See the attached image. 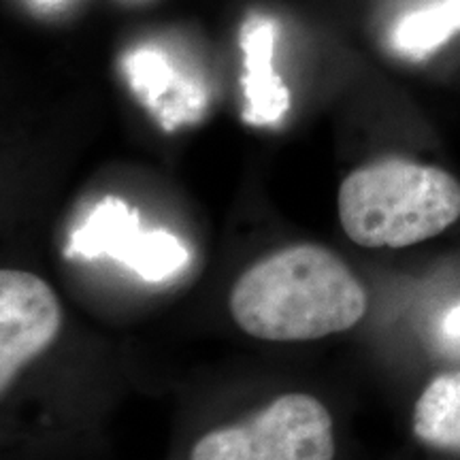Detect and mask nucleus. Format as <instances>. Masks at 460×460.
Here are the masks:
<instances>
[{
    "mask_svg": "<svg viewBox=\"0 0 460 460\" xmlns=\"http://www.w3.org/2000/svg\"><path fill=\"white\" fill-rule=\"evenodd\" d=\"M228 303L247 335L312 341L358 324L367 292L331 250L292 245L252 264L233 286Z\"/></svg>",
    "mask_w": 460,
    "mask_h": 460,
    "instance_id": "f257e3e1",
    "label": "nucleus"
},
{
    "mask_svg": "<svg viewBox=\"0 0 460 460\" xmlns=\"http://www.w3.org/2000/svg\"><path fill=\"white\" fill-rule=\"evenodd\" d=\"M339 220L362 247H407L444 233L460 217V183L437 166L388 158L345 177Z\"/></svg>",
    "mask_w": 460,
    "mask_h": 460,
    "instance_id": "f03ea898",
    "label": "nucleus"
},
{
    "mask_svg": "<svg viewBox=\"0 0 460 460\" xmlns=\"http://www.w3.org/2000/svg\"><path fill=\"white\" fill-rule=\"evenodd\" d=\"M331 413L312 394H281L256 416L207 433L190 460H332Z\"/></svg>",
    "mask_w": 460,
    "mask_h": 460,
    "instance_id": "7ed1b4c3",
    "label": "nucleus"
},
{
    "mask_svg": "<svg viewBox=\"0 0 460 460\" xmlns=\"http://www.w3.org/2000/svg\"><path fill=\"white\" fill-rule=\"evenodd\" d=\"M68 258H113L146 281H166L190 262L188 247L166 230H143L139 211L118 197L92 207L66 247Z\"/></svg>",
    "mask_w": 460,
    "mask_h": 460,
    "instance_id": "20e7f679",
    "label": "nucleus"
},
{
    "mask_svg": "<svg viewBox=\"0 0 460 460\" xmlns=\"http://www.w3.org/2000/svg\"><path fill=\"white\" fill-rule=\"evenodd\" d=\"M62 326L56 292L28 271L0 273V388H9L17 373L45 352Z\"/></svg>",
    "mask_w": 460,
    "mask_h": 460,
    "instance_id": "39448f33",
    "label": "nucleus"
},
{
    "mask_svg": "<svg viewBox=\"0 0 460 460\" xmlns=\"http://www.w3.org/2000/svg\"><path fill=\"white\" fill-rule=\"evenodd\" d=\"M275 24L271 20H252L241 34L243 51L245 122L252 126L278 124L290 109V92L273 68Z\"/></svg>",
    "mask_w": 460,
    "mask_h": 460,
    "instance_id": "423d86ee",
    "label": "nucleus"
},
{
    "mask_svg": "<svg viewBox=\"0 0 460 460\" xmlns=\"http://www.w3.org/2000/svg\"><path fill=\"white\" fill-rule=\"evenodd\" d=\"M460 32V0H430L401 15L390 31V48L399 56L422 60Z\"/></svg>",
    "mask_w": 460,
    "mask_h": 460,
    "instance_id": "0eeeda50",
    "label": "nucleus"
},
{
    "mask_svg": "<svg viewBox=\"0 0 460 460\" xmlns=\"http://www.w3.org/2000/svg\"><path fill=\"white\" fill-rule=\"evenodd\" d=\"M413 433L439 450L460 452V369L435 377L424 388L413 410Z\"/></svg>",
    "mask_w": 460,
    "mask_h": 460,
    "instance_id": "6e6552de",
    "label": "nucleus"
},
{
    "mask_svg": "<svg viewBox=\"0 0 460 460\" xmlns=\"http://www.w3.org/2000/svg\"><path fill=\"white\" fill-rule=\"evenodd\" d=\"M126 75L130 77L132 88L139 92L149 105H158L163 94H166L175 82V73L169 60L156 49H139L130 54L126 60Z\"/></svg>",
    "mask_w": 460,
    "mask_h": 460,
    "instance_id": "1a4fd4ad",
    "label": "nucleus"
},
{
    "mask_svg": "<svg viewBox=\"0 0 460 460\" xmlns=\"http://www.w3.org/2000/svg\"><path fill=\"white\" fill-rule=\"evenodd\" d=\"M435 343L446 356L460 360V301L437 320Z\"/></svg>",
    "mask_w": 460,
    "mask_h": 460,
    "instance_id": "9d476101",
    "label": "nucleus"
},
{
    "mask_svg": "<svg viewBox=\"0 0 460 460\" xmlns=\"http://www.w3.org/2000/svg\"><path fill=\"white\" fill-rule=\"evenodd\" d=\"M39 3H45V4H56V3H60V0H39Z\"/></svg>",
    "mask_w": 460,
    "mask_h": 460,
    "instance_id": "9b49d317",
    "label": "nucleus"
}]
</instances>
